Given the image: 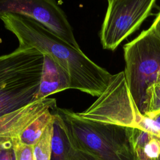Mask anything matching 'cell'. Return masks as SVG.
Returning a JSON list of instances; mask_svg holds the SVG:
<instances>
[{"label": "cell", "mask_w": 160, "mask_h": 160, "mask_svg": "<svg viewBox=\"0 0 160 160\" xmlns=\"http://www.w3.org/2000/svg\"><path fill=\"white\" fill-rule=\"evenodd\" d=\"M5 28L18 39L19 46L36 49L51 56L69 74L71 89L98 98L106 90L112 76L107 70L90 59L43 25L22 16H0Z\"/></svg>", "instance_id": "obj_1"}, {"label": "cell", "mask_w": 160, "mask_h": 160, "mask_svg": "<svg viewBox=\"0 0 160 160\" xmlns=\"http://www.w3.org/2000/svg\"><path fill=\"white\" fill-rule=\"evenodd\" d=\"M44 64V54L18 46L0 56V116L34 101Z\"/></svg>", "instance_id": "obj_2"}, {"label": "cell", "mask_w": 160, "mask_h": 160, "mask_svg": "<svg viewBox=\"0 0 160 160\" xmlns=\"http://www.w3.org/2000/svg\"><path fill=\"white\" fill-rule=\"evenodd\" d=\"M76 143L97 160H137L131 128L94 121L70 109L57 108Z\"/></svg>", "instance_id": "obj_3"}, {"label": "cell", "mask_w": 160, "mask_h": 160, "mask_svg": "<svg viewBox=\"0 0 160 160\" xmlns=\"http://www.w3.org/2000/svg\"><path fill=\"white\" fill-rule=\"evenodd\" d=\"M124 76L133 102L143 116L148 92L160 81V38L149 28L124 46Z\"/></svg>", "instance_id": "obj_4"}, {"label": "cell", "mask_w": 160, "mask_h": 160, "mask_svg": "<svg viewBox=\"0 0 160 160\" xmlns=\"http://www.w3.org/2000/svg\"><path fill=\"white\" fill-rule=\"evenodd\" d=\"M77 114L84 119L134 128L143 116L133 102L124 71L112 75L101 95L88 109Z\"/></svg>", "instance_id": "obj_5"}, {"label": "cell", "mask_w": 160, "mask_h": 160, "mask_svg": "<svg viewBox=\"0 0 160 160\" xmlns=\"http://www.w3.org/2000/svg\"><path fill=\"white\" fill-rule=\"evenodd\" d=\"M100 31L105 49L114 50L150 15L154 0H109Z\"/></svg>", "instance_id": "obj_6"}, {"label": "cell", "mask_w": 160, "mask_h": 160, "mask_svg": "<svg viewBox=\"0 0 160 160\" xmlns=\"http://www.w3.org/2000/svg\"><path fill=\"white\" fill-rule=\"evenodd\" d=\"M6 14L33 19L76 49H81L65 12L55 1L0 0V16Z\"/></svg>", "instance_id": "obj_7"}, {"label": "cell", "mask_w": 160, "mask_h": 160, "mask_svg": "<svg viewBox=\"0 0 160 160\" xmlns=\"http://www.w3.org/2000/svg\"><path fill=\"white\" fill-rule=\"evenodd\" d=\"M57 107L56 99L46 98L0 116V145L19 138L23 131L42 113Z\"/></svg>", "instance_id": "obj_8"}, {"label": "cell", "mask_w": 160, "mask_h": 160, "mask_svg": "<svg viewBox=\"0 0 160 160\" xmlns=\"http://www.w3.org/2000/svg\"><path fill=\"white\" fill-rule=\"evenodd\" d=\"M71 89L67 72L51 56L44 54V64L39 88L34 101L41 100L56 92Z\"/></svg>", "instance_id": "obj_9"}, {"label": "cell", "mask_w": 160, "mask_h": 160, "mask_svg": "<svg viewBox=\"0 0 160 160\" xmlns=\"http://www.w3.org/2000/svg\"><path fill=\"white\" fill-rule=\"evenodd\" d=\"M56 108L52 110L54 119L51 160H78V146Z\"/></svg>", "instance_id": "obj_10"}, {"label": "cell", "mask_w": 160, "mask_h": 160, "mask_svg": "<svg viewBox=\"0 0 160 160\" xmlns=\"http://www.w3.org/2000/svg\"><path fill=\"white\" fill-rule=\"evenodd\" d=\"M131 140L137 160H160V138L131 128Z\"/></svg>", "instance_id": "obj_11"}, {"label": "cell", "mask_w": 160, "mask_h": 160, "mask_svg": "<svg viewBox=\"0 0 160 160\" xmlns=\"http://www.w3.org/2000/svg\"><path fill=\"white\" fill-rule=\"evenodd\" d=\"M53 118L52 110L44 111L23 131L19 138V141L26 145H36Z\"/></svg>", "instance_id": "obj_12"}, {"label": "cell", "mask_w": 160, "mask_h": 160, "mask_svg": "<svg viewBox=\"0 0 160 160\" xmlns=\"http://www.w3.org/2000/svg\"><path fill=\"white\" fill-rule=\"evenodd\" d=\"M52 131L53 120L46 128L40 140L34 146V160H51Z\"/></svg>", "instance_id": "obj_13"}, {"label": "cell", "mask_w": 160, "mask_h": 160, "mask_svg": "<svg viewBox=\"0 0 160 160\" xmlns=\"http://www.w3.org/2000/svg\"><path fill=\"white\" fill-rule=\"evenodd\" d=\"M160 113V81L155 83L148 92V102L145 116L153 118Z\"/></svg>", "instance_id": "obj_14"}, {"label": "cell", "mask_w": 160, "mask_h": 160, "mask_svg": "<svg viewBox=\"0 0 160 160\" xmlns=\"http://www.w3.org/2000/svg\"><path fill=\"white\" fill-rule=\"evenodd\" d=\"M136 128L160 138V113L153 118L142 116Z\"/></svg>", "instance_id": "obj_15"}, {"label": "cell", "mask_w": 160, "mask_h": 160, "mask_svg": "<svg viewBox=\"0 0 160 160\" xmlns=\"http://www.w3.org/2000/svg\"><path fill=\"white\" fill-rule=\"evenodd\" d=\"M15 160H34V146L21 143L19 138L12 141Z\"/></svg>", "instance_id": "obj_16"}, {"label": "cell", "mask_w": 160, "mask_h": 160, "mask_svg": "<svg viewBox=\"0 0 160 160\" xmlns=\"http://www.w3.org/2000/svg\"><path fill=\"white\" fill-rule=\"evenodd\" d=\"M0 160H15L12 142L0 145Z\"/></svg>", "instance_id": "obj_17"}, {"label": "cell", "mask_w": 160, "mask_h": 160, "mask_svg": "<svg viewBox=\"0 0 160 160\" xmlns=\"http://www.w3.org/2000/svg\"><path fill=\"white\" fill-rule=\"evenodd\" d=\"M153 31L156 34V35L160 38V11L158 14L156 19H154L153 23L150 27Z\"/></svg>", "instance_id": "obj_18"}]
</instances>
